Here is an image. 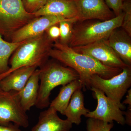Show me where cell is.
Segmentation results:
<instances>
[{
	"label": "cell",
	"mask_w": 131,
	"mask_h": 131,
	"mask_svg": "<svg viewBox=\"0 0 131 131\" xmlns=\"http://www.w3.org/2000/svg\"><path fill=\"white\" fill-rule=\"evenodd\" d=\"M49 57L75 71L79 76L82 89H89L90 80L97 75L108 79L119 74L122 69L103 65L95 59L75 51L69 45L54 41Z\"/></svg>",
	"instance_id": "6da1fadb"
},
{
	"label": "cell",
	"mask_w": 131,
	"mask_h": 131,
	"mask_svg": "<svg viewBox=\"0 0 131 131\" xmlns=\"http://www.w3.org/2000/svg\"><path fill=\"white\" fill-rule=\"evenodd\" d=\"M54 41L46 32L26 40L14 52L9 59V69L0 76V80L14 71L26 66L41 67L48 60Z\"/></svg>",
	"instance_id": "7a4b0ae2"
},
{
	"label": "cell",
	"mask_w": 131,
	"mask_h": 131,
	"mask_svg": "<svg viewBox=\"0 0 131 131\" xmlns=\"http://www.w3.org/2000/svg\"><path fill=\"white\" fill-rule=\"evenodd\" d=\"M39 70L40 83L35 105L39 109H43L50 105V95L55 88L79 79V75L75 71L65 67L59 61L48 60Z\"/></svg>",
	"instance_id": "3957f363"
},
{
	"label": "cell",
	"mask_w": 131,
	"mask_h": 131,
	"mask_svg": "<svg viewBox=\"0 0 131 131\" xmlns=\"http://www.w3.org/2000/svg\"><path fill=\"white\" fill-rule=\"evenodd\" d=\"M124 15L122 12L119 15L105 21L90 20L79 21V24L73 26L69 46L77 47L106 40L114 30L121 27Z\"/></svg>",
	"instance_id": "277c9868"
},
{
	"label": "cell",
	"mask_w": 131,
	"mask_h": 131,
	"mask_svg": "<svg viewBox=\"0 0 131 131\" xmlns=\"http://www.w3.org/2000/svg\"><path fill=\"white\" fill-rule=\"evenodd\" d=\"M36 17L26 11L22 0H0V34L5 39Z\"/></svg>",
	"instance_id": "5b68a950"
},
{
	"label": "cell",
	"mask_w": 131,
	"mask_h": 131,
	"mask_svg": "<svg viewBox=\"0 0 131 131\" xmlns=\"http://www.w3.org/2000/svg\"><path fill=\"white\" fill-rule=\"evenodd\" d=\"M131 86V67L122 69V71L109 79H103L97 75L91 76L89 81V89H97L119 106L122 110L126 107L121 102L123 96Z\"/></svg>",
	"instance_id": "8992f818"
},
{
	"label": "cell",
	"mask_w": 131,
	"mask_h": 131,
	"mask_svg": "<svg viewBox=\"0 0 131 131\" xmlns=\"http://www.w3.org/2000/svg\"><path fill=\"white\" fill-rule=\"evenodd\" d=\"M11 123L26 128L29 125L28 115L21 107L18 92L0 89V125Z\"/></svg>",
	"instance_id": "52a82bcc"
},
{
	"label": "cell",
	"mask_w": 131,
	"mask_h": 131,
	"mask_svg": "<svg viewBox=\"0 0 131 131\" xmlns=\"http://www.w3.org/2000/svg\"><path fill=\"white\" fill-rule=\"evenodd\" d=\"M93 96L97 100V105L95 110L90 112L85 116L108 123L116 121L124 125L125 124L124 112L114 101L108 98L103 92L97 89L91 88Z\"/></svg>",
	"instance_id": "ba28073f"
},
{
	"label": "cell",
	"mask_w": 131,
	"mask_h": 131,
	"mask_svg": "<svg viewBox=\"0 0 131 131\" xmlns=\"http://www.w3.org/2000/svg\"><path fill=\"white\" fill-rule=\"evenodd\" d=\"M72 48L77 52L92 57L106 66L121 69L130 66L122 61L108 44L106 40Z\"/></svg>",
	"instance_id": "9c48e42d"
},
{
	"label": "cell",
	"mask_w": 131,
	"mask_h": 131,
	"mask_svg": "<svg viewBox=\"0 0 131 131\" xmlns=\"http://www.w3.org/2000/svg\"><path fill=\"white\" fill-rule=\"evenodd\" d=\"M75 20L69 19L54 15H44L37 17L28 24L14 32L10 38V42L17 43L28 40L42 35L51 26L58 25L63 20Z\"/></svg>",
	"instance_id": "30bf717a"
},
{
	"label": "cell",
	"mask_w": 131,
	"mask_h": 131,
	"mask_svg": "<svg viewBox=\"0 0 131 131\" xmlns=\"http://www.w3.org/2000/svg\"><path fill=\"white\" fill-rule=\"evenodd\" d=\"M77 8L78 21L108 20L115 17L104 0H73Z\"/></svg>",
	"instance_id": "8fae6325"
},
{
	"label": "cell",
	"mask_w": 131,
	"mask_h": 131,
	"mask_svg": "<svg viewBox=\"0 0 131 131\" xmlns=\"http://www.w3.org/2000/svg\"><path fill=\"white\" fill-rule=\"evenodd\" d=\"M34 14L36 17L54 15L69 19H77V8L73 0H47L44 6Z\"/></svg>",
	"instance_id": "7c38bea8"
},
{
	"label": "cell",
	"mask_w": 131,
	"mask_h": 131,
	"mask_svg": "<svg viewBox=\"0 0 131 131\" xmlns=\"http://www.w3.org/2000/svg\"><path fill=\"white\" fill-rule=\"evenodd\" d=\"M72 125L67 119L60 118L56 110L50 107L40 113L38 123L31 131H70Z\"/></svg>",
	"instance_id": "4fadbf2b"
},
{
	"label": "cell",
	"mask_w": 131,
	"mask_h": 131,
	"mask_svg": "<svg viewBox=\"0 0 131 131\" xmlns=\"http://www.w3.org/2000/svg\"><path fill=\"white\" fill-rule=\"evenodd\" d=\"M119 28L112 32L106 41L122 61L131 66V37L122 28Z\"/></svg>",
	"instance_id": "5bb4252c"
},
{
	"label": "cell",
	"mask_w": 131,
	"mask_h": 131,
	"mask_svg": "<svg viewBox=\"0 0 131 131\" xmlns=\"http://www.w3.org/2000/svg\"><path fill=\"white\" fill-rule=\"evenodd\" d=\"M37 68L26 66L14 71L0 80V89L6 91H21Z\"/></svg>",
	"instance_id": "9a60e30c"
},
{
	"label": "cell",
	"mask_w": 131,
	"mask_h": 131,
	"mask_svg": "<svg viewBox=\"0 0 131 131\" xmlns=\"http://www.w3.org/2000/svg\"><path fill=\"white\" fill-rule=\"evenodd\" d=\"M40 70L34 71L23 89L18 92L20 102L22 108L26 112L37 102L39 89Z\"/></svg>",
	"instance_id": "2e32d148"
},
{
	"label": "cell",
	"mask_w": 131,
	"mask_h": 131,
	"mask_svg": "<svg viewBox=\"0 0 131 131\" xmlns=\"http://www.w3.org/2000/svg\"><path fill=\"white\" fill-rule=\"evenodd\" d=\"M90 111L84 106V95L81 89L76 90L72 95L63 115L72 124L80 125L82 115H86Z\"/></svg>",
	"instance_id": "e0dca14e"
},
{
	"label": "cell",
	"mask_w": 131,
	"mask_h": 131,
	"mask_svg": "<svg viewBox=\"0 0 131 131\" xmlns=\"http://www.w3.org/2000/svg\"><path fill=\"white\" fill-rule=\"evenodd\" d=\"M82 89V85L79 79L63 86L58 96L50 103V107L53 108L57 112L63 115L74 92L78 89Z\"/></svg>",
	"instance_id": "ac0fdd59"
},
{
	"label": "cell",
	"mask_w": 131,
	"mask_h": 131,
	"mask_svg": "<svg viewBox=\"0 0 131 131\" xmlns=\"http://www.w3.org/2000/svg\"><path fill=\"white\" fill-rule=\"evenodd\" d=\"M26 40L17 43L12 42L5 40L0 34V76L6 73L9 69L10 58L16 49Z\"/></svg>",
	"instance_id": "d6986e66"
},
{
	"label": "cell",
	"mask_w": 131,
	"mask_h": 131,
	"mask_svg": "<svg viewBox=\"0 0 131 131\" xmlns=\"http://www.w3.org/2000/svg\"><path fill=\"white\" fill-rule=\"evenodd\" d=\"M77 22L75 20H63L59 24L60 31L59 42L69 45L73 35L74 24Z\"/></svg>",
	"instance_id": "ffe728a7"
},
{
	"label": "cell",
	"mask_w": 131,
	"mask_h": 131,
	"mask_svg": "<svg viewBox=\"0 0 131 131\" xmlns=\"http://www.w3.org/2000/svg\"><path fill=\"white\" fill-rule=\"evenodd\" d=\"M86 123L87 131H110L114 126L113 123H108L93 118H89Z\"/></svg>",
	"instance_id": "44dd1931"
},
{
	"label": "cell",
	"mask_w": 131,
	"mask_h": 131,
	"mask_svg": "<svg viewBox=\"0 0 131 131\" xmlns=\"http://www.w3.org/2000/svg\"><path fill=\"white\" fill-rule=\"evenodd\" d=\"M122 9L124 15L121 27L131 37V0L123 1Z\"/></svg>",
	"instance_id": "7402d4cb"
},
{
	"label": "cell",
	"mask_w": 131,
	"mask_h": 131,
	"mask_svg": "<svg viewBox=\"0 0 131 131\" xmlns=\"http://www.w3.org/2000/svg\"><path fill=\"white\" fill-rule=\"evenodd\" d=\"M47 0H22L26 11L34 14L41 9L45 5Z\"/></svg>",
	"instance_id": "603a6c76"
},
{
	"label": "cell",
	"mask_w": 131,
	"mask_h": 131,
	"mask_svg": "<svg viewBox=\"0 0 131 131\" xmlns=\"http://www.w3.org/2000/svg\"><path fill=\"white\" fill-rule=\"evenodd\" d=\"M110 9H112L115 16L119 15L122 12V0H104Z\"/></svg>",
	"instance_id": "cb8c5ba5"
},
{
	"label": "cell",
	"mask_w": 131,
	"mask_h": 131,
	"mask_svg": "<svg viewBox=\"0 0 131 131\" xmlns=\"http://www.w3.org/2000/svg\"><path fill=\"white\" fill-rule=\"evenodd\" d=\"M46 32L49 37L54 42L57 40L60 37V29L57 25H54L49 27Z\"/></svg>",
	"instance_id": "d4e9b609"
},
{
	"label": "cell",
	"mask_w": 131,
	"mask_h": 131,
	"mask_svg": "<svg viewBox=\"0 0 131 131\" xmlns=\"http://www.w3.org/2000/svg\"><path fill=\"white\" fill-rule=\"evenodd\" d=\"M19 127L17 125L11 123L7 126L0 125V131H22Z\"/></svg>",
	"instance_id": "484cf974"
},
{
	"label": "cell",
	"mask_w": 131,
	"mask_h": 131,
	"mask_svg": "<svg viewBox=\"0 0 131 131\" xmlns=\"http://www.w3.org/2000/svg\"><path fill=\"white\" fill-rule=\"evenodd\" d=\"M124 115H125V124H127L129 126L131 125V108L128 107L127 112H124Z\"/></svg>",
	"instance_id": "4316f807"
},
{
	"label": "cell",
	"mask_w": 131,
	"mask_h": 131,
	"mask_svg": "<svg viewBox=\"0 0 131 131\" xmlns=\"http://www.w3.org/2000/svg\"><path fill=\"white\" fill-rule=\"evenodd\" d=\"M127 95L126 96V98L122 102V104H128L129 107L131 108V89L128 90L127 92Z\"/></svg>",
	"instance_id": "83f0119b"
},
{
	"label": "cell",
	"mask_w": 131,
	"mask_h": 131,
	"mask_svg": "<svg viewBox=\"0 0 131 131\" xmlns=\"http://www.w3.org/2000/svg\"><path fill=\"white\" fill-rule=\"evenodd\" d=\"M123 1H125V0H122Z\"/></svg>",
	"instance_id": "f1b7e54d"
}]
</instances>
